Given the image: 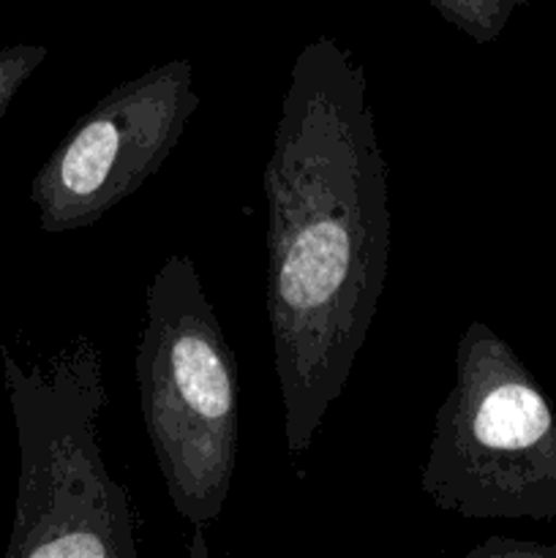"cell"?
I'll return each instance as SVG.
<instances>
[{
  "mask_svg": "<svg viewBox=\"0 0 556 558\" xmlns=\"http://www.w3.org/2000/svg\"><path fill=\"white\" fill-rule=\"evenodd\" d=\"M47 54L49 49L36 47V44H16V47L0 49V120L20 93V87L47 60Z\"/></svg>",
  "mask_w": 556,
  "mask_h": 558,
  "instance_id": "52a82bcc",
  "label": "cell"
},
{
  "mask_svg": "<svg viewBox=\"0 0 556 558\" xmlns=\"http://www.w3.org/2000/svg\"><path fill=\"white\" fill-rule=\"evenodd\" d=\"M200 107L194 65L174 58L120 82L58 142L31 183L47 234L87 229L142 189Z\"/></svg>",
  "mask_w": 556,
  "mask_h": 558,
  "instance_id": "5b68a950",
  "label": "cell"
},
{
  "mask_svg": "<svg viewBox=\"0 0 556 558\" xmlns=\"http://www.w3.org/2000/svg\"><path fill=\"white\" fill-rule=\"evenodd\" d=\"M467 558H556V545L537 543V539L516 537H488L474 545Z\"/></svg>",
  "mask_w": 556,
  "mask_h": 558,
  "instance_id": "ba28073f",
  "label": "cell"
},
{
  "mask_svg": "<svg viewBox=\"0 0 556 558\" xmlns=\"http://www.w3.org/2000/svg\"><path fill=\"white\" fill-rule=\"evenodd\" d=\"M262 189L283 439L303 456L343 396L390 262V183L365 65L336 38H311L294 58Z\"/></svg>",
  "mask_w": 556,
  "mask_h": 558,
  "instance_id": "6da1fadb",
  "label": "cell"
},
{
  "mask_svg": "<svg viewBox=\"0 0 556 558\" xmlns=\"http://www.w3.org/2000/svg\"><path fill=\"white\" fill-rule=\"evenodd\" d=\"M425 3L474 44H491L501 36L523 0H425Z\"/></svg>",
  "mask_w": 556,
  "mask_h": 558,
  "instance_id": "8992f818",
  "label": "cell"
},
{
  "mask_svg": "<svg viewBox=\"0 0 556 558\" xmlns=\"http://www.w3.org/2000/svg\"><path fill=\"white\" fill-rule=\"evenodd\" d=\"M3 354L20 439L14 526L5 558H136L129 488L98 447L107 407L101 349L80 336L47 363L22 368Z\"/></svg>",
  "mask_w": 556,
  "mask_h": 558,
  "instance_id": "7a4b0ae2",
  "label": "cell"
},
{
  "mask_svg": "<svg viewBox=\"0 0 556 558\" xmlns=\"http://www.w3.org/2000/svg\"><path fill=\"white\" fill-rule=\"evenodd\" d=\"M420 488L467 521L556 523V409L485 322H469Z\"/></svg>",
  "mask_w": 556,
  "mask_h": 558,
  "instance_id": "277c9868",
  "label": "cell"
},
{
  "mask_svg": "<svg viewBox=\"0 0 556 558\" xmlns=\"http://www.w3.org/2000/svg\"><path fill=\"white\" fill-rule=\"evenodd\" d=\"M136 387L172 507L194 529L218 521L238 463V360L189 254L147 287Z\"/></svg>",
  "mask_w": 556,
  "mask_h": 558,
  "instance_id": "3957f363",
  "label": "cell"
}]
</instances>
